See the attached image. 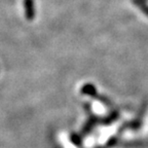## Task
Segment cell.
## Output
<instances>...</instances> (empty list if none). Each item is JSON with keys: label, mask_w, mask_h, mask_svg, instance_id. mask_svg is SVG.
Listing matches in <instances>:
<instances>
[{"label": "cell", "mask_w": 148, "mask_h": 148, "mask_svg": "<svg viewBox=\"0 0 148 148\" xmlns=\"http://www.w3.org/2000/svg\"><path fill=\"white\" fill-rule=\"evenodd\" d=\"M24 6H25L26 18L31 21L34 18L35 9H34V1L33 0H24Z\"/></svg>", "instance_id": "1"}, {"label": "cell", "mask_w": 148, "mask_h": 148, "mask_svg": "<svg viewBox=\"0 0 148 148\" xmlns=\"http://www.w3.org/2000/svg\"><path fill=\"white\" fill-rule=\"evenodd\" d=\"M81 94L83 95L92 96V97H98L97 95V90H96L95 86L92 83H86L81 88Z\"/></svg>", "instance_id": "2"}, {"label": "cell", "mask_w": 148, "mask_h": 148, "mask_svg": "<svg viewBox=\"0 0 148 148\" xmlns=\"http://www.w3.org/2000/svg\"><path fill=\"white\" fill-rule=\"evenodd\" d=\"M134 3L141 9L143 14H145L148 16V5L146 4L144 0H134Z\"/></svg>", "instance_id": "3"}]
</instances>
